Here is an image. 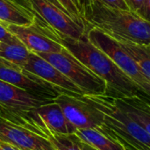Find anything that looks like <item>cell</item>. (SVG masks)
I'll return each instance as SVG.
<instances>
[{
  "instance_id": "obj_1",
  "label": "cell",
  "mask_w": 150,
  "mask_h": 150,
  "mask_svg": "<svg viewBox=\"0 0 150 150\" xmlns=\"http://www.w3.org/2000/svg\"><path fill=\"white\" fill-rule=\"evenodd\" d=\"M35 21L50 38L61 43L70 54L106 83L107 95L112 97L140 96L147 99L138 86L119 68L112 58L93 45L87 39V36L84 39H74L54 31L36 16Z\"/></svg>"
},
{
  "instance_id": "obj_2",
  "label": "cell",
  "mask_w": 150,
  "mask_h": 150,
  "mask_svg": "<svg viewBox=\"0 0 150 150\" xmlns=\"http://www.w3.org/2000/svg\"><path fill=\"white\" fill-rule=\"evenodd\" d=\"M80 11L86 27H96L119 42L150 46V24L131 10L102 0H81Z\"/></svg>"
},
{
  "instance_id": "obj_3",
  "label": "cell",
  "mask_w": 150,
  "mask_h": 150,
  "mask_svg": "<svg viewBox=\"0 0 150 150\" xmlns=\"http://www.w3.org/2000/svg\"><path fill=\"white\" fill-rule=\"evenodd\" d=\"M104 114V122L98 129L111 137L126 150H150V134L120 109L112 96L84 95Z\"/></svg>"
},
{
  "instance_id": "obj_4",
  "label": "cell",
  "mask_w": 150,
  "mask_h": 150,
  "mask_svg": "<svg viewBox=\"0 0 150 150\" xmlns=\"http://www.w3.org/2000/svg\"><path fill=\"white\" fill-rule=\"evenodd\" d=\"M9 120L47 139L55 134H74L77 131L54 100L27 111L10 112Z\"/></svg>"
},
{
  "instance_id": "obj_5",
  "label": "cell",
  "mask_w": 150,
  "mask_h": 150,
  "mask_svg": "<svg viewBox=\"0 0 150 150\" xmlns=\"http://www.w3.org/2000/svg\"><path fill=\"white\" fill-rule=\"evenodd\" d=\"M73 82L84 95H104L107 93L106 83L66 48L62 53L37 54Z\"/></svg>"
},
{
  "instance_id": "obj_6",
  "label": "cell",
  "mask_w": 150,
  "mask_h": 150,
  "mask_svg": "<svg viewBox=\"0 0 150 150\" xmlns=\"http://www.w3.org/2000/svg\"><path fill=\"white\" fill-rule=\"evenodd\" d=\"M87 28V39L105 52L119 68L138 86L150 102V80L145 76L137 62L123 49L119 41L96 27Z\"/></svg>"
},
{
  "instance_id": "obj_7",
  "label": "cell",
  "mask_w": 150,
  "mask_h": 150,
  "mask_svg": "<svg viewBox=\"0 0 150 150\" xmlns=\"http://www.w3.org/2000/svg\"><path fill=\"white\" fill-rule=\"evenodd\" d=\"M54 101L60 105L66 119L78 129H99L104 114L84 95L61 93Z\"/></svg>"
},
{
  "instance_id": "obj_8",
  "label": "cell",
  "mask_w": 150,
  "mask_h": 150,
  "mask_svg": "<svg viewBox=\"0 0 150 150\" xmlns=\"http://www.w3.org/2000/svg\"><path fill=\"white\" fill-rule=\"evenodd\" d=\"M0 79L49 100H54L61 93H69L2 57H0Z\"/></svg>"
},
{
  "instance_id": "obj_9",
  "label": "cell",
  "mask_w": 150,
  "mask_h": 150,
  "mask_svg": "<svg viewBox=\"0 0 150 150\" xmlns=\"http://www.w3.org/2000/svg\"><path fill=\"white\" fill-rule=\"evenodd\" d=\"M29 3L35 16L54 31L74 39L86 38L87 28L84 22L76 20L47 0H29Z\"/></svg>"
},
{
  "instance_id": "obj_10",
  "label": "cell",
  "mask_w": 150,
  "mask_h": 150,
  "mask_svg": "<svg viewBox=\"0 0 150 150\" xmlns=\"http://www.w3.org/2000/svg\"><path fill=\"white\" fill-rule=\"evenodd\" d=\"M0 141L20 150H56L47 138L1 117Z\"/></svg>"
},
{
  "instance_id": "obj_11",
  "label": "cell",
  "mask_w": 150,
  "mask_h": 150,
  "mask_svg": "<svg viewBox=\"0 0 150 150\" xmlns=\"http://www.w3.org/2000/svg\"><path fill=\"white\" fill-rule=\"evenodd\" d=\"M5 26L33 53H62L65 50V47L50 38L36 21L29 25H6Z\"/></svg>"
},
{
  "instance_id": "obj_12",
  "label": "cell",
  "mask_w": 150,
  "mask_h": 150,
  "mask_svg": "<svg viewBox=\"0 0 150 150\" xmlns=\"http://www.w3.org/2000/svg\"><path fill=\"white\" fill-rule=\"evenodd\" d=\"M23 69L69 93L84 95L83 92L60 70L35 53L31 52L29 60Z\"/></svg>"
},
{
  "instance_id": "obj_13",
  "label": "cell",
  "mask_w": 150,
  "mask_h": 150,
  "mask_svg": "<svg viewBox=\"0 0 150 150\" xmlns=\"http://www.w3.org/2000/svg\"><path fill=\"white\" fill-rule=\"evenodd\" d=\"M54 100L28 92L0 79V105L9 112L27 111Z\"/></svg>"
},
{
  "instance_id": "obj_14",
  "label": "cell",
  "mask_w": 150,
  "mask_h": 150,
  "mask_svg": "<svg viewBox=\"0 0 150 150\" xmlns=\"http://www.w3.org/2000/svg\"><path fill=\"white\" fill-rule=\"evenodd\" d=\"M112 98L120 109L150 134V102L149 100L140 96Z\"/></svg>"
},
{
  "instance_id": "obj_15",
  "label": "cell",
  "mask_w": 150,
  "mask_h": 150,
  "mask_svg": "<svg viewBox=\"0 0 150 150\" xmlns=\"http://www.w3.org/2000/svg\"><path fill=\"white\" fill-rule=\"evenodd\" d=\"M33 11L16 0H0V22L4 25H29L34 23Z\"/></svg>"
},
{
  "instance_id": "obj_16",
  "label": "cell",
  "mask_w": 150,
  "mask_h": 150,
  "mask_svg": "<svg viewBox=\"0 0 150 150\" xmlns=\"http://www.w3.org/2000/svg\"><path fill=\"white\" fill-rule=\"evenodd\" d=\"M76 134L97 150H126L119 142L97 129H78Z\"/></svg>"
},
{
  "instance_id": "obj_17",
  "label": "cell",
  "mask_w": 150,
  "mask_h": 150,
  "mask_svg": "<svg viewBox=\"0 0 150 150\" xmlns=\"http://www.w3.org/2000/svg\"><path fill=\"white\" fill-rule=\"evenodd\" d=\"M31 51L20 41L0 43V57L23 68L28 62Z\"/></svg>"
},
{
  "instance_id": "obj_18",
  "label": "cell",
  "mask_w": 150,
  "mask_h": 150,
  "mask_svg": "<svg viewBox=\"0 0 150 150\" xmlns=\"http://www.w3.org/2000/svg\"><path fill=\"white\" fill-rule=\"evenodd\" d=\"M123 49L137 62L150 80V46L133 42H120Z\"/></svg>"
},
{
  "instance_id": "obj_19",
  "label": "cell",
  "mask_w": 150,
  "mask_h": 150,
  "mask_svg": "<svg viewBox=\"0 0 150 150\" xmlns=\"http://www.w3.org/2000/svg\"><path fill=\"white\" fill-rule=\"evenodd\" d=\"M56 150H83L79 137L74 134H55L47 138Z\"/></svg>"
},
{
  "instance_id": "obj_20",
  "label": "cell",
  "mask_w": 150,
  "mask_h": 150,
  "mask_svg": "<svg viewBox=\"0 0 150 150\" xmlns=\"http://www.w3.org/2000/svg\"><path fill=\"white\" fill-rule=\"evenodd\" d=\"M58 8L62 9L68 14H69L71 17L76 18L78 21L84 22L81 17V12L79 9L74 4V3L71 0H47Z\"/></svg>"
},
{
  "instance_id": "obj_21",
  "label": "cell",
  "mask_w": 150,
  "mask_h": 150,
  "mask_svg": "<svg viewBox=\"0 0 150 150\" xmlns=\"http://www.w3.org/2000/svg\"><path fill=\"white\" fill-rule=\"evenodd\" d=\"M19 40L14 34H12L5 25L0 22V42L2 43H13Z\"/></svg>"
},
{
  "instance_id": "obj_22",
  "label": "cell",
  "mask_w": 150,
  "mask_h": 150,
  "mask_svg": "<svg viewBox=\"0 0 150 150\" xmlns=\"http://www.w3.org/2000/svg\"><path fill=\"white\" fill-rule=\"evenodd\" d=\"M145 21L150 24V0H145L142 6L136 12Z\"/></svg>"
},
{
  "instance_id": "obj_23",
  "label": "cell",
  "mask_w": 150,
  "mask_h": 150,
  "mask_svg": "<svg viewBox=\"0 0 150 150\" xmlns=\"http://www.w3.org/2000/svg\"><path fill=\"white\" fill-rule=\"evenodd\" d=\"M102 1L114 7H119V8L125 9V10H131L127 3L125 0H102Z\"/></svg>"
},
{
  "instance_id": "obj_24",
  "label": "cell",
  "mask_w": 150,
  "mask_h": 150,
  "mask_svg": "<svg viewBox=\"0 0 150 150\" xmlns=\"http://www.w3.org/2000/svg\"><path fill=\"white\" fill-rule=\"evenodd\" d=\"M126 2L127 3V4L130 7L131 11H133L134 12H137V11L144 4L145 0H126Z\"/></svg>"
},
{
  "instance_id": "obj_25",
  "label": "cell",
  "mask_w": 150,
  "mask_h": 150,
  "mask_svg": "<svg viewBox=\"0 0 150 150\" xmlns=\"http://www.w3.org/2000/svg\"><path fill=\"white\" fill-rule=\"evenodd\" d=\"M0 150H20L18 149V148L9 144V143H6V142H1L0 141Z\"/></svg>"
},
{
  "instance_id": "obj_26",
  "label": "cell",
  "mask_w": 150,
  "mask_h": 150,
  "mask_svg": "<svg viewBox=\"0 0 150 150\" xmlns=\"http://www.w3.org/2000/svg\"><path fill=\"white\" fill-rule=\"evenodd\" d=\"M0 117L5 119L7 120H9V118H10V112L7 111L5 108H4L1 105H0Z\"/></svg>"
},
{
  "instance_id": "obj_27",
  "label": "cell",
  "mask_w": 150,
  "mask_h": 150,
  "mask_svg": "<svg viewBox=\"0 0 150 150\" xmlns=\"http://www.w3.org/2000/svg\"><path fill=\"white\" fill-rule=\"evenodd\" d=\"M79 139H80V138H79ZM80 146H81V148L83 149V150H97L95 149L94 148H92L91 146H90L89 144H87L86 142H83L81 139H80Z\"/></svg>"
},
{
  "instance_id": "obj_28",
  "label": "cell",
  "mask_w": 150,
  "mask_h": 150,
  "mask_svg": "<svg viewBox=\"0 0 150 150\" xmlns=\"http://www.w3.org/2000/svg\"><path fill=\"white\" fill-rule=\"evenodd\" d=\"M73 3H74V4L79 9V11H80V9H81V0H71ZM81 12V11H80Z\"/></svg>"
},
{
  "instance_id": "obj_29",
  "label": "cell",
  "mask_w": 150,
  "mask_h": 150,
  "mask_svg": "<svg viewBox=\"0 0 150 150\" xmlns=\"http://www.w3.org/2000/svg\"><path fill=\"white\" fill-rule=\"evenodd\" d=\"M0 43H1V42H0Z\"/></svg>"
},
{
  "instance_id": "obj_30",
  "label": "cell",
  "mask_w": 150,
  "mask_h": 150,
  "mask_svg": "<svg viewBox=\"0 0 150 150\" xmlns=\"http://www.w3.org/2000/svg\"><path fill=\"white\" fill-rule=\"evenodd\" d=\"M125 1H126V0H125Z\"/></svg>"
}]
</instances>
